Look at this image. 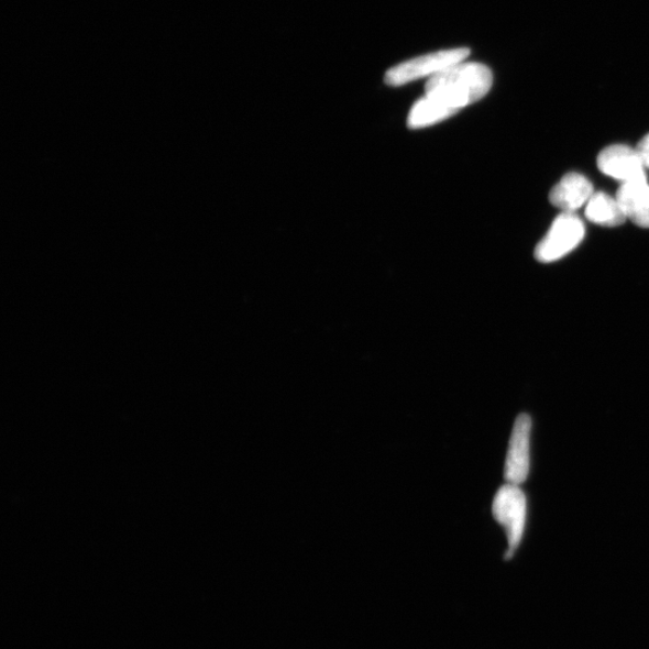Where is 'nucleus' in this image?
Masks as SVG:
<instances>
[{
	"label": "nucleus",
	"mask_w": 649,
	"mask_h": 649,
	"mask_svg": "<svg viewBox=\"0 0 649 649\" xmlns=\"http://www.w3.org/2000/svg\"><path fill=\"white\" fill-rule=\"evenodd\" d=\"M492 85L493 74L487 65L462 62L431 77L425 97L452 117L485 98Z\"/></svg>",
	"instance_id": "f257e3e1"
},
{
	"label": "nucleus",
	"mask_w": 649,
	"mask_h": 649,
	"mask_svg": "<svg viewBox=\"0 0 649 649\" xmlns=\"http://www.w3.org/2000/svg\"><path fill=\"white\" fill-rule=\"evenodd\" d=\"M492 514L508 539L505 560H512L521 543L527 521V498L519 485L506 484L498 490L493 499Z\"/></svg>",
	"instance_id": "f03ea898"
},
{
	"label": "nucleus",
	"mask_w": 649,
	"mask_h": 649,
	"mask_svg": "<svg viewBox=\"0 0 649 649\" xmlns=\"http://www.w3.org/2000/svg\"><path fill=\"white\" fill-rule=\"evenodd\" d=\"M470 55L471 50L462 47L438 51L435 54L414 58L389 69L385 75V82L388 86L398 87L424 79V77L431 79L453 65L464 62Z\"/></svg>",
	"instance_id": "7ed1b4c3"
},
{
	"label": "nucleus",
	"mask_w": 649,
	"mask_h": 649,
	"mask_svg": "<svg viewBox=\"0 0 649 649\" xmlns=\"http://www.w3.org/2000/svg\"><path fill=\"white\" fill-rule=\"evenodd\" d=\"M582 220L574 213L563 212L554 219L548 235L537 245L538 262L549 264L573 252L584 238Z\"/></svg>",
	"instance_id": "20e7f679"
},
{
	"label": "nucleus",
	"mask_w": 649,
	"mask_h": 649,
	"mask_svg": "<svg viewBox=\"0 0 649 649\" xmlns=\"http://www.w3.org/2000/svg\"><path fill=\"white\" fill-rule=\"evenodd\" d=\"M530 433L531 419L529 415H518L513 427L504 465V477L508 484L521 485L529 475Z\"/></svg>",
	"instance_id": "39448f33"
},
{
	"label": "nucleus",
	"mask_w": 649,
	"mask_h": 649,
	"mask_svg": "<svg viewBox=\"0 0 649 649\" xmlns=\"http://www.w3.org/2000/svg\"><path fill=\"white\" fill-rule=\"evenodd\" d=\"M598 167L604 175L622 184L647 180L638 151L626 145H613L603 150L598 157Z\"/></svg>",
	"instance_id": "423d86ee"
},
{
	"label": "nucleus",
	"mask_w": 649,
	"mask_h": 649,
	"mask_svg": "<svg viewBox=\"0 0 649 649\" xmlns=\"http://www.w3.org/2000/svg\"><path fill=\"white\" fill-rule=\"evenodd\" d=\"M593 186L587 177L581 174H566L550 193V201L566 213H574L592 198Z\"/></svg>",
	"instance_id": "0eeeda50"
},
{
	"label": "nucleus",
	"mask_w": 649,
	"mask_h": 649,
	"mask_svg": "<svg viewBox=\"0 0 649 649\" xmlns=\"http://www.w3.org/2000/svg\"><path fill=\"white\" fill-rule=\"evenodd\" d=\"M616 199L627 219L640 228L649 229V185L647 180L622 184Z\"/></svg>",
	"instance_id": "6e6552de"
},
{
	"label": "nucleus",
	"mask_w": 649,
	"mask_h": 649,
	"mask_svg": "<svg viewBox=\"0 0 649 649\" xmlns=\"http://www.w3.org/2000/svg\"><path fill=\"white\" fill-rule=\"evenodd\" d=\"M586 217L592 223L616 228L626 222L627 216L617 199L606 193H594L587 202Z\"/></svg>",
	"instance_id": "1a4fd4ad"
},
{
	"label": "nucleus",
	"mask_w": 649,
	"mask_h": 649,
	"mask_svg": "<svg viewBox=\"0 0 649 649\" xmlns=\"http://www.w3.org/2000/svg\"><path fill=\"white\" fill-rule=\"evenodd\" d=\"M636 151H638L645 167L649 168V134H647L639 142V145H638V147H636Z\"/></svg>",
	"instance_id": "9d476101"
}]
</instances>
